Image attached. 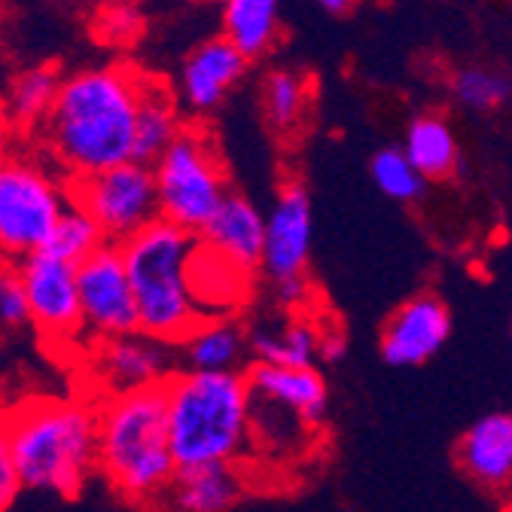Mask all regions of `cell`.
<instances>
[{
	"label": "cell",
	"instance_id": "6da1fadb",
	"mask_svg": "<svg viewBox=\"0 0 512 512\" xmlns=\"http://www.w3.org/2000/svg\"><path fill=\"white\" fill-rule=\"evenodd\" d=\"M147 80L150 74L122 61L64 74L58 98L37 128L40 153L68 180L135 162V125Z\"/></svg>",
	"mask_w": 512,
	"mask_h": 512
},
{
	"label": "cell",
	"instance_id": "7a4b0ae2",
	"mask_svg": "<svg viewBox=\"0 0 512 512\" xmlns=\"http://www.w3.org/2000/svg\"><path fill=\"white\" fill-rule=\"evenodd\" d=\"M25 491L77 497L98 476V400L31 394L4 409Z\"/></svg>",
	"mask_w": 512,
	"mask_h": 512
},
{
	"label": "cell",
	"instance_id": "3957f363",
	"mask_svg": "<svg viewBox=\"0 0 512 512\" xmlns=\"http://www.w3.org/2000/svg\"><path fill=\"white\" fill-rule=\"evenodd\" d=\"M98 476L119 500L162 509L177 476L165 384L98 400Z\"/></svg>",
	"mask_w": 512,
	"mask_h": 512
},
{
	"label": "cell",
	"instance_id": "277c9868",
	"mask_svg": "<svg viewBox=\"0 0 512 512\" xmlns=\"http://www.w3.org/2000/svg\"><path fill=\"white\" fill-rule=\"evenodd\" d=\"M168 439L177 470L238 464L253 436V397L244 372L180 369L165 381Z\"/></svg>",
	"mask_w": 512,
	"mask_h": 512
},
{
	"label": "cell",
	"instance_id": "5b68a950",
	"mask_svg": "<svg viewBox=\"0 0 512 512\" xmlns=\"http://www.w3.org/2000/svg\"><path fill=\"white\" fill-rule=\"evenodd\" d=\"M196 247L199 235L162 217L122 244L138 305V330L171 348H180L205 320L189 290V263Z\"/></svg>",
	"mask_w": 512,
	"mask_h": 512
},
{
	"label": "cell",
	"instance_id": "8992f818",
	"mask_svg": "<svg viewBox=\"0 0 512 512\" xmlns=\"http://www.w3.org/2000/svg\"><path fill=\"white\" fill-rule=\"evenodd\" d=\"M71 202V180L40 150L0 153V260L22 263L40 253Z\"/></svg>",
	"mask_w": 512,
	"mask_h": 512
},
{
	"label": "cell",
	"instance_id": "52a82bcc",
	"mask_svg": "<svg viewBox=\"0 0 512 512\" xmlns=\"http://www.w3.org/2000/svg\"><path fill=\"white\" fill-rule=\"evenodd\" d=\"M159 217L202 235L223 199L229 196L226 168L205 128H183V135L153 162Z\"/></svg>",
	"mask_w": 512,
	"mask_h": 512
},
{
	"label": "cell",
	"instance_id": "ba28073f",
	"mask_svg": "<svg viewBox=\"0 0 512 512\" xmlns=\"http://www.w3.org/2000/svg\"><path fill=\"white\" fill-rule=\"evenodd\" d=\"M311 241H314V208L311 192L299 180H287L272 211L266 214V247L260 272L269 284L272 299L299 314L311 302Z\"/></svg>",
	"mask_w": 512,
	"mask_h": 512
},
{
	"label": "cell",
	"instance_id": "9c48e42d",
	"mask_svg": "<svg viewBox=\"0 0 512 512\" xmlns=\"http://www.w3.org/2000/svg\"><path fill=\"white\" fill-rule=\"evenodd\" d=\"M71 202L104 235L107 244H125L159 220V192L153 165L125 162L80 180H71Z\"/></svg>",
	"mask_w": 512,
	"mask_h": 512
},
{
	"label": "cell",
	"instance_id": "30bf717a",
	"mask_svg": "<svg viewBox=\"0 0 512 512\" xmlns=\"http://www.w3.org/2000/svg\"><path fill=\"white\" fill-rule=\"evenodd\" d=\"M19 272L31 308V327L37 330L40 342L61 360H77L89 345L80 308L77 266L40 250L19 263Z\"/></svg>",
	"mask_w": 512,
	"mask_h": 512
},
{
	"label": "cell",
	"instance_id": "8fae6325",
	"mask_svg": "<svg viewBox=\"0 0 512 512\" xmlns=\"http://www.w3.org/2000/svg\"><path fill=\"white\" fill-rule=\"evenodd\" d=\"M74 366L83 394L92 400H107L165 384L174 375V354L171 345L138 330L104 342H89Z\"/></svg>",
	"mask_w": 512,
	"mask_h": 512
},
{
	"label": "cell",
	"instance_id": "7c38bea8",
	"mask_svg": "<svg viewBox=\"0 0 512 512\" xmlns=\"http://www.w3.org/2000/svg\"><path fill=\"white\" fill-rule=\"evenodd\" d=\"M83 327L89 342L138 333V305L119 244H104L77 266Z\"/></svg>",
	"mask_w": 512,
	"mask_h": 512
},
{
	"label": "cell",
	"instance_id": "4fadbf2b",
	"mask_svg": "<svg viewBox=\"0 0 512 512\" xmlns=\"http://www.w3.org/2000/svg\"><path fill=\"white\" fill-rule=\"evenodd\" d=\"M452 336V311L442 296L424 290L406 299L384 320L378 351L394 369H415L433 360Z\"/></svg>",
	"mask_w": 512,
	"mask_h": 512
},
{
	"label": "cell",
	"instance_id": "5bb4252c",
	"mask_svg": "<svg viewBox=\"0 0 512 512\" xmlns=\"http://www.w3.org/2000/svg\"><path fill=\"white\" fill-rule=\"evenodd\" d=\"M250 71V61L226 40L208 37L196 43L177 68L174 95L192 116H208L226 104V98L241 86Z\"/></svg>",
	"mask_w": 512,
	"mask_h": 512
},
{
	"label": "cell",
	"instance_id": "9a60e30c",
	"mask_svg": "<svg viewBox=\"0 0 512 512\" xmlns=\"http://www.w3.org/2000/svg\"><path fill=\"white\" fill-rule=\"evenodd\" d=\"M247 388L256 403H269L284 409L305 427H320L330 415V388L317 366L293 369V366H269L250 363L244 369Z\"/></svg>",
	"mask_w": 512,
	"mask_h": 512
},
{
	"label": "cell",
	"instance_id": "2e32d148",
	"mask_svg": "<svg viewBox=\"0 0 512 512\" xmlns=\"http://www.w3.org/2000/svg\"><path fill=\"white\" fill-rule=\"evenodd\" d=\"M461 473L488 491L512 488V412H488L458 439Z\"/></svg>",
	"mask_w": 512,
	"mask_h": 512
},
{
	"label": "cell",
	"instance_id": "e0dca14e",
	"mask_svg": "<svg viewBox=\"0 0 512 512\" xmlns=\"http://www.w3.org/2000/svg\"><path fill=\"white\" fill-rule=\"evenodd\" d=\"M199 238L202 244H208L235 266L256 272L263 263V247H266V214L244 192L232 189Z\"/></svg>",
	"mask_w": 512,
	"mask_h": 512
},
{
	"label": "cell",
	"instance_id": "ac0fdd59",
	"mask_svg": "<svg viewBox=\"0 0 512 512\" xmlns=\"http://www.w3.org/2000/svg\"><path fill=\"white\" fill-rule=\"evenodd\" d=\"M250 278L253 272L235 266L232 260H226V256H220L199 238V247L189 263V290L205 320L235 317V311L247 302Z\"/></svg>",
	"mask_w": 512,
	"mask_h": 512
},
{
	"label": "cell",
	"instance_id": "d6986e66",
	"mask_svg": "<svg viewBox=\"0 0 512 512\" xmlns=\"http://www.w3.org/2000/svg\"><path fill=\"white\" fill-rule=\"evenodd\" d=\"M247 491L238 464H208L177 470L162 509L165 512H232Z\"/></svg>",
	"mask_w": 512,
	"mask_h": 512
},
{
	"label": "cell",
	"instance_id": "ffe728a7",
	"mask_svg": "<svg viewBox=\"0 0 512 512\" xmlns=\"http://www.w3.org/2000/svg\"><path fill=\"white\" fill-rule=\"evenodd\" d=\"M320 327L308 314H290L278 324L247 327V351L253 363H269V366H293L308 369L320 360Z\"/></svg>",
	"mask_w": 512,
	"mask_h": 512
},
{
	"label": "cell",
	"instance_id": "44dd1931",
	"mask_svg": "<svg viewBox=\"0 0 512 512\" xmlns=\"http://www.w3.org/2000/svg\"><path fill=\"white\" fill-rule=\"evenodd\" d=\"M284 34V0H229L220 7V37L247 61L266 58Z\"/></svg>",
	"mask_w": 512,
	"mask_h": 512
},
{
	"label": "cell",
	"instance_id": "7402d4cb",
	"mask_svg": "<svg viewBox=\"0 0 512 512\" xmlns=\"http://www.w3.org/2000/svg\"><path fill=\"white\" fill-rule=\"evenodd\" d=\"M406 159L412 168L430 183V180H448L461 168V144L452 122L442 113H418L403 135Z\"/></svg>",
	"mask_w": 512,
	"mask_h": 512
},
{
	"label": "cell",
	"instance_id": "603a6c76",
	"mask_svg": "<svg viewBox=\"0 0 512 512\" xmlns=\"http://www.w3.org/2000/svg\"><path fill=\"white\" fill-rule=\"evenodd\" d=\"M180 354L192 372H241V360L250 357L247 327H241L235 317L202 320L180 345Z\"/></svg>",
	"mask_w": 512,
	"mask_h": 512
},
{
	"label": "cell",
	"instance_id": "cb8c5ba5",
	"mask_svg": "<svg viewBox=\"0 0 512 512\" xmlns=\"http://www.w3.org/2000/svg\"><path fill=\"white\" fill-rule=\"evenodd\" d=\"M183 116L180 101L174 89L156 77L147 80V89L141 95L138 107V125H135V162L153 165L180 135H183Z\"/></svg>",
	"mask_w": 512,
	"mask_h": 512
},
{
	"label": "cell",
	"instance_id": "d4e9b609",
	"mask_svg": "<svg viewBox=\"0 0 512 512\" xmlns=\"http://www.w3.org/2000/svg\"><path fill=\"white\" fill-rule=\"evenodd\" d=\"M64 74L52 64H31V68L19 71L7 92H4V110L13 125V132H31L37 135V128L46 122L58 89H61Z\"/></svg>",
	"mask_w": 512,
	"mask_h": 512
},
{
	"label": "cell",
	"instance_id": "484cf974",
	"mask_svg": "<svg viewBox=\"0 0 512 512\" xmlns=\"http://www.w3.org/2000/svg\"><path fill=\"white\" fill-rule=\"evenodd\" d=\"M260 107L272 132H299L311 110V80L293 68H272L260 83Z\"/></svg>",
	"mask_w": 512,
	"mask_h": 512
},
{
	"label": "cell",
	"instance_id": "4316f807",
	"mask_svg": "<svg viewBox=\"0 0 512 512\" xmlns=\"http://www.w3.org/2000/svg\"><path fill=\"white\" fill-rule=\"evenodd\" d=\"M448 92L470 113H494L512 98V80L488 64H464L448 77Z\"/></svg>",
	"mask_w": 512,
	"mask_h": 512
},
{
	"label": "cell",
	"instance_id": "83f0119b",
	"mask_svg": "<svg viewBox=\"0 0 512 512\" xmlns=\"http://www.w3.org/2000/svg\"><path fill=\"white\" fill-rule=\"evenodd\" d=\"M369 174L384 199L400 202V205H415L424 199L427 180L412 168V162L406 159L400 147H381L369 159Z\"/></svg>",
	"mask_w": 512,
	"mask_h": 512
},
{
	"label": "cell",
	"instance_id": "f1b7e54d",
	"mask_svg": "<svg viewBox=\"0 0 512 512\" xmlns=\"http://www.w3.org/2000/svg\"><path fill=\"white\" fill-rule=\"evenodd\" d=\"M104 244L107 241H104L101 229L80 208L71 205L68 211H64V217L55 223V229H52L43 253L55 256V260L71 263V266H80V263L89 260L95 250H101Z\"/></svg>",
	"mask_w": 512,
	"mask_h": 512
},
{
	"label": "cell",
	"instance_id": "f546056e",
	"mask_svg": "<svg viewBox=\"0 0 512 512\" xmlns=\"http://www.w3.org/2000/svg\"><path fill=\"white\" fill-rule=\"evenodd\" d=\"M31 327V308L19 263L0 260V336H16Z\"/></svg>",
	"mask_w": 512,
	"mask_h": 512
},
{
	"label": "cell",
	"instance_id": "4dcf8cb0",
	"mask_svg": "<svg viewBox=\"0 0 512 512\" xmlns=\"http://www.w3.org/2000/svg\"><path fill=\"white\" fill-rule=\"evenodd\" d=\"M141 34H144L141 7L104 4L101 13L95 16V37H98L104 46H110V49L132 46Z\"/></svg>",
	"mask_w": 512,
	"mask_h": 512
},
{
	"label": "cell",
	"instance_id": "1f68e13d",
	"mask_svg": "<svg viewBox=\"0 0 512 512\" xmlns=\"http://www.w3.org/2000/svg\"><path fill=\"white\" fill-rule=\"evenodd\" d=\"M19 494H22V479H19L16 458H13L10 430H7L4 412H0V512H7Z\"/></svg>",
	"mask_w": 512,
	"mask_h": 512
},
{
	"label": "cell",
	"instance_id": "d6a6232c",
	"mask_svg": "<svg viewBox=\"0 0 512 512\" xmlns=\"http://www.w3.org/2000/svg\"><path fill=\"white\" fill-rule=\"evenodd\" d=\"M348 354V339L342 327H324L320 330V360L324 363H339Z\"/></svg>",
	"mask_w": 512,
	"mask_h": 512
},
{
	"label": "cell",
	"instance_id": "836d02e7",
	"mask_svg": "<svg viewBox=\"0 0 512 512\" xmlns=\"http://www.w3.org/2000/svg\"><path fill=\"white\" fill-rule=\"evenodd\" d=\"M357 4H363V0H317V7H320V10H327V13H333V16H345V13H351Z\"/></svg>",
	"mask_w": 512,
	"mask_h": 512
},
{
	"label": "cell",
	"instance_id": "e575fe53",
	"mask_svg": "<svg viewBox=\"0 0 512 512\" xmlns=\"http://www.w3.org/2000/svg\"><path fill=\"white\" fill-rule=\"evenodd\" d=\"M10 135H13V125H10V119H7V110H4V95H0V153L7 150V141H10Z\"/></svg>",
	"mask_w": 512,
	"mask_h": 512
},
{
	"label": "cell",
	"instance_id": "d590c367",
	"mask_svg": "<svg viewBox=\"0 0 512 512\" xmlns=\"http://www.w3.org/2000/svg\"><path fill=\"white\" fill-rule=\"evenodd\" d=\"M104 4H122V7H144L147 0H104Z\"/></svg>",
	"mask_w": 512,
	"mask_h": 512
},
{
	"label": "cell",
	"instance_id": "8d00e7d4",
	"mask_svg": "<svg viewBox=\"0 0 512 512\" xmlns=\"http://www.w3.org/2000/svg\"><path fill=\"white\" fill-rule=\"evenodd\" d=\"M189 4H202V7H223L229 0H189Z\"/></svg>",
	"mask_w": 512,
	"mask_h": 512
}]
</instances>
